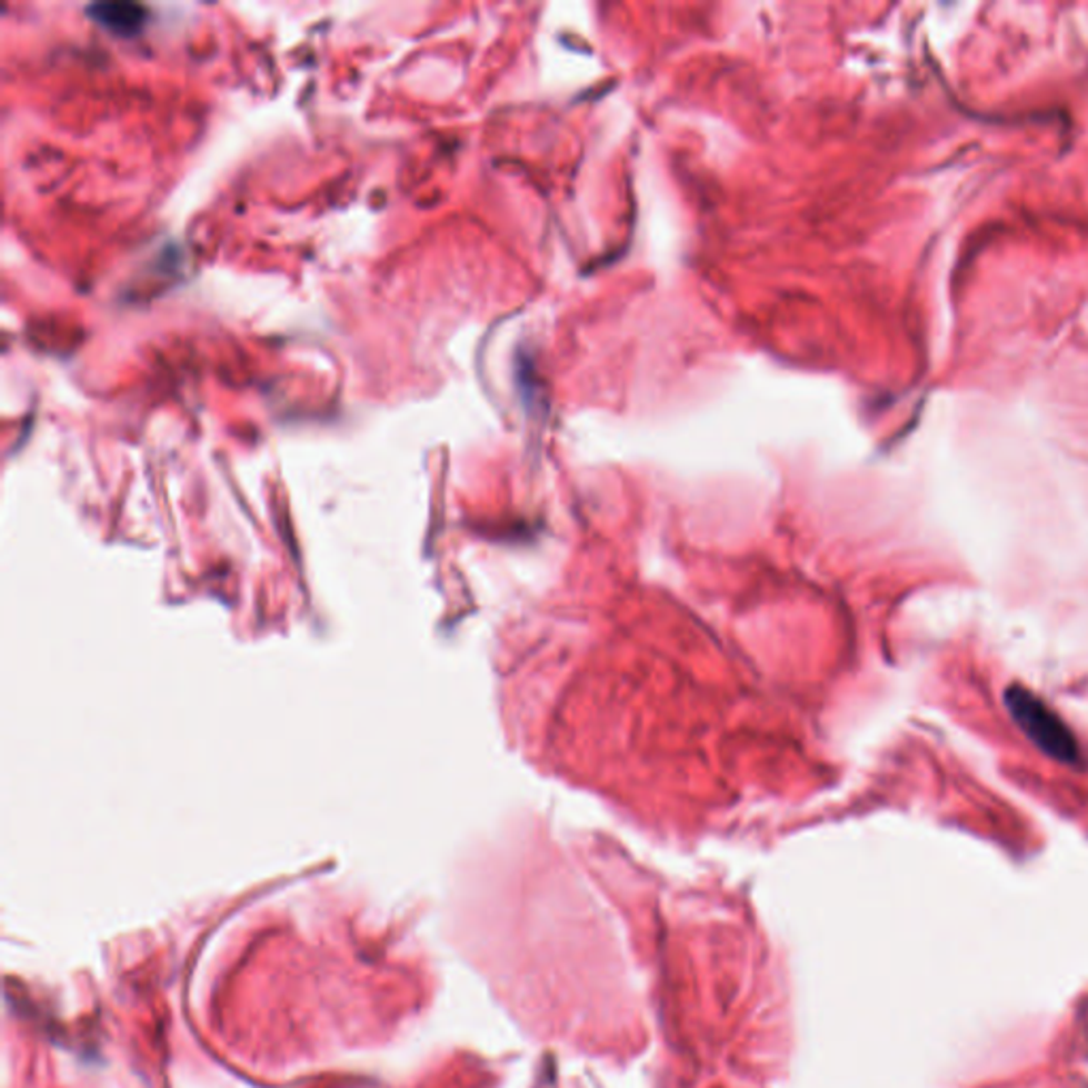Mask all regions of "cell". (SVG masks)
I'll list each match as a JSON object with an SVG mask.
<instances>
[{"label": "cell", "instance_id": "obj_1", "mask_svg": "<svg viewBox=\"0 0 1088 1088\" xmlns=\"http://www.w3.org/2000/svg\"><path fill=\"white\" fill-rule=\"evenodd\" d=\"M1006 703L1018 727L1040 747L1046 755L1071 763L1080 757L1078 745L1071 736V731L1065 727L1064 721L1036 696H1031L1025 689H1010L1006 693Z\"/></svg>", "mask_w": 1088, "mask_h": 1088}, {"label": "cell", "instance_id": "obj_2", "mask_svg": "<svg viewBox=\"0 0 1088 1088\" xmlns=\"http://www.w3.org/2000/svg\"><path fill=\"white\" fill-rule=\"evenodd\" d=\"M88 16L90 20H94L97 24L116 32V34H121V37H132L137 32H141V28L146 26L147 22V7L139 4V2H94L90 4L88 9Z\"/></svg>", "mask_w": 1088, "mask_h": 1088}]
</instances>
